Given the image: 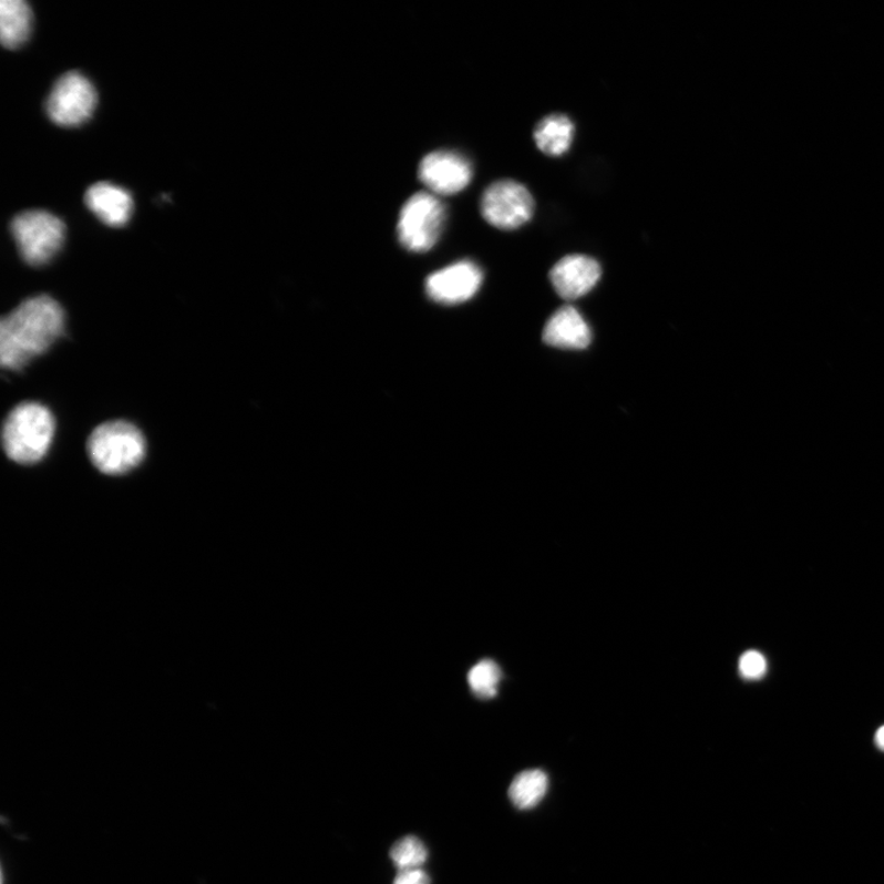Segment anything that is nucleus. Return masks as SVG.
<instances>
[{"mask_svg": "<svg viewBox=\"0 0 884 884\" xmlns=\"http://www.w3.org/2000/svg\"><path fill=\"white\" fill-rule=\"evenodd\" d=\"M502 670L493 660H482L471 668L469 685L475 696L482 699L494 698L502 682Z\"/></svg>", "mask_w": 884, "mask_h": 884, "instance_id": "dca6fc26", "label": "nucleus"}, {"mask_svg": "<svg viewBox=\"0 0 884 884\" xmlns=\"http://www.w3.org/2000/svg\"><path fill=\"white\" fill-rule=\"evenodd\" d=\"M603 275L596 259L584 255L562 258L551 270V281L564 300H576L592 291Z\"/></svg>", "mask_w": 884, "mask_h": 884, "instance_id": "9d476101", "label": "nucleus"}, {"mask_svg": "<svg viewBox=\"0 0 884 884\" xmlns=\"http://www.w3.org/2000/svg\"><path fill=\"white\" fill-rule=\"evenodd\" d=\"M767 662L761 652L751 650L742 655L740 672L747 679H758L764 676Z\"/></svg>", "mask_w": 884, "mask_h": 884, "instance_id": "a211bd4d", "label": "nucleus"}, {"mask_svg": "<svg viewBox=\"0 0 884 884\" xmlns=\"http://www.w3.org/2000/svg\"><path fill=\"white\" fill-rule=\"evenodd\" d=\"M85 203L102 223L112 228L126 225L134 208L130 192L110 183L90 186L85 194Z\"/></svg>", "mask_w": 884, "mask_h": 884, "instance_id": "9b49d317", "label": "nucleus"}, {"mask_svg": "<svg viewBox=\"0 0 884 884\" xmlns=\"http://www.w3.org/2000/svg\"><path fill=\"white\" fill-rule=\"evenodd\" d=\"M575 127L568 116L555 113L544 117L535 130V142L539 151L549 156H562L571 150Z\"/></svg>", "mask_w": 884, "mask_h": 884, "instance_id": "4468645a", "label": "nucleus"}, {"mask_svg": "<svg viewBox=\"0 0 884 884\" xmlns=\"http://www.w3.org/2000/svg\"><path fill=\"white\" fill-rule=\"evenodd\" d=\"M64 331L62 306L49 295L20 304L0 322V362L9 371H20L47 353Z\"/></svg>", "mask_w": 884, "mask_h": 884, "instance_id": "f257e3e1", "label": "nucleus"}, {"mask_svg": "<svg viewBox=\"0 0 884 884\" xmlns=\"http://www.w3.org/2000/svg\"><path fill=\"white\" fill-rule=\"evenodd\" d=\"M876 741L878 746L884 750V727L878 730L876 734Z\"/></svg>", "mask_w": 884, "mask_h": 884, "instance_id": "aec40b11", "label": "nucleus"}, {"mask_svg": "<svg viewBox=\"0 0 884 884\" xmlns=\"http://www.w3.org/2000/svg\"><path fill=\"white\" fill-rule=\"evenodd\" d=\"M481 210L483 217L497 229L514 230L525 225L535 212L530 191L515 181H498L485 189Z\"/></svg>", "mask_w": 884, "mask_h": 884, "instance_id": "0eeeda50", "label": "nucleus"}, {"mask_svg": "<svg viewBox=\"0 0 884 884\" xmlns=\"http://www.w3.org/2000/svg\"><path fill=\"white\" fill-rule=\"evenodd\" d=\"M393 884H430V878L422 868L401 870Z\"/></svg>", "mask_w": 884, "mask_h": 884, "instance_id": "6ab92c4d", "label": "nucleus"}, {"mask_svg": "<svg viewBox=\"0 0 884 884\" xmlns=\"http://www.w3.org/2000/svg\"><path fill=\"white\" fill-rule=\"evenodd\" d=\"M32 10L24 0L0 3V39L4 48L14 50L24 44L32 30Z\"/></svg>", "mask_w": 884, "mask_h": 884, "instance_id": "ddd939ff", "label": "nucleus"}, {"mask_svg": "<svg viewBox=\"0 0 884 884\" xmlns=\"http://www.w3.org/2000/svg\"><path fill=\"white\" fill-rule=\"evenodd\" d=\"M544 343L559 349L582 350L592 343V330L573 306L555 311L543 330Z\"/></svg>", "mask_w": 884, "mask_h": 884, "instance_id": "f8f14e48", "label": "nucleus"}, {"mask_svg": "<svg viewBox=\"0 0 884 884\" xmlns=\"http://www.w3.org/2000/svg\"><path fill=\"white\" fill-rule=\"evenodd\" d=\"M473 168L469 158L455 152H435L426 155L419 166V178L434 194L456 195L472 179Z\"/></svg>", "mask_w": 884, "mask_h": 884, "instance_id": "6e6552de", "label": "nucleus"}, {"mask_svg": "<svg viewBox=\"0 0 884 884\" xmlns=\"http://www.w3.org/2000/svg\"><path fill=\"white\" fill-rule=\"evenodd\" d=\"M445 219V206L436 196L428 192L412 196L405 202L397 225L401 245L411 253H428L440 239Z\"/></svg>", "mask_w": 884, "mask_h": 884, "instance_id": "39448f33", "label": "nucleus"}, {"mask_svg": "<svg viewBox=\"0 0 884 884\" xmlns=\"http://www.w3.org/2000/svg\"><path fill=\"white\" fill-rule=\"evenodd\" d=\"M11 234L25 263L43 266L60 253L65 240V225L50 212L28 210L11 222Z\"/></svg>", "mask_w": 884, "mask_h": 884, "instance_id": "20e7f679", "label": "nucleus"}, {"mask_svg": "<svg viewBox=\"0 0 884 884\" xmlns=\"http://www.w3.org/2000/svg\"><path fill=\"white\" fill-rule=\"evenodd\" d=\"M55 432V421L47 405L24 402L14 408L3 426L7 456L20 464H33L48 455Z\"/></svg>", "mask_w": 884, "mask_h": 884, "instance_id": "f03ea898", "label": "nucleus"}, {"mask_svg": "<svg viewBox=\"0 0 884 884\" xmlns=\"http://www.w3.org/2000/svg\"><path fill=\"white\" fill-rule=\"evenodd\" d=\"M392 863L399 870L421 868L428 859V850L417 836H405L397 842L390 852Z\"/></svg>", "mask_w": 884, "mask_h": 884, "instance_id": "f3484780", "label": "nucleus"}, {"mask_svg": "<svg viewBox=\"0 0 884 884\" xmlns=\"http://www.w3.org/2000/svg\"><path fill=\"white\" fill-rule=\"evenodd\" d=\"M483 271L472 260H461L435 271L426 279L430 299L442 305H459L474 297L482 287Z\"/></svg>", "mask_w": 884, "mask_h": 884, "instance_id": "1a4fd4ad", "label": "nucleus"}, {"mask_svg": "<svg viewBox=\"0 0 884 884\" xmlns=\"http://www.w3.org/2000/svg\"><path fill=\"white\" fill-rule=\"evenodd\" d=\"M88 453L100 472L121 475L140 466L146 442L137 426L123 421L109 422L99 425L90 435Z\"/></svg>", "mask_w": 884, "mask_h": 884, "instance_id": "7ed1b4c3", "label": "nucleus"}, {"mask_svg": "<svg viewBox=\"0 0 884 884\" xmlns=\"http://www.w3.org/2000/svg\"><path fill=\"white\" fill-rule=\"evenodd\" d=\"M548 787V775L543 770H526L513 780L508 788V798L518 810L535 809L547 795Z\"/></svg>", "mask_w": 884, "mask_h": 884, "instance_id": "2eb2a0df", "label": "nucleus"}, {"mask_svg": "<svg viewBox=\"0 0 884 884\" xmlns=\"http://www.w3.org/2000/svg\"><path fill=\"white\" fill-rule=\"evenodd\" d=\"M97 105L95 86L79 72H68L55 82L48 99L50 119L62 127L81 126Z\"/></svg>", "mask_w": 884, "mask_h": 884, "instance_id": "423d86ee", "label": "nucleus"}]
</instances>
